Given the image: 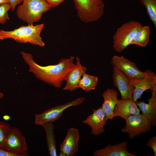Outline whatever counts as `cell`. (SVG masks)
Returning a JSON list of instances; mask_svg holds the SVG:
<instances>
[{
    "mask_svg": "<svg viewBox=\"0 0 156 156\" xmlns=\"http://www.w3.org/2000/svg\"><path fill=\"white\" fill-rule=\"evenodd\" d=\"M112 77L114 86L120 93L121 99H132L134 88L129 78L115 67H113Z\"/></svg>",
    "mask_w": 156,
    "mask_h": 156,
    "instance_id": "11",
    "label": "cell"
},
{
    "mask_svg": "<svg viewBox=\"0 0 156 156\" xmlns=\"http://www.w3.org/2000/svg\"><path fill=\"white\" fill-rule=\"evenodd\" d=\"M150 31L148 26H143L141 24L137 28L131 44L142 47L146 46L148 43Z\"/></svg>",
    "mask_w": 156,
    "mask_h": 156,
    "instance_id": "20",
    "label": "cell"
},
{
    "mask_svg": "<svg viewBox=\"0 0 156 156\" xmlns=\"http://www.w3.org/2000/svg\"><path fill=\"white\" fill-rule=\"evenodd\" d=\"M140 111L132 99H119L114 110V117L119 116L125 120L130 115L140 113Z\"/></svg>",
    "mask_w": 156,
    "mask_h": 156,
    "instance_id": "16",
    "label": "cell"
},
{
    "mask_svg": "<svg viewBox=\"0 0 156 156\" xmlns=\"http://www.w3.org/2000/svg\"><path fill=\"white\" fill-rule=\"evenodd\" d=\"M104 101L102 105L107 118L112 120L114 118L113 111L119 99L117 91L112 88H108L102 93Z\"/></svg>",
    "mask_w": 156,
    "mask_h": 156,
    "instance_id": "18",
    "label": "cell"
},
{
    "mask_svg": "<svg viewBox=\"0 0 156 156\" xmlns=\"http://www.w3.org/2000/svg\"><path fill=\"white\" fill-rule=\"evenodd\" d=\"M144 77L141 78H129L131 84L134 88L132 99L136 102L140 99L143 92L156 86V75L148 69L145 71Z\"/></svg>",
    "mask_w": 156,
    "mask_h": 156,
    "instance_id": "9",
    "label": "cell"
},
{
    "mask_svg": "<svg viewBox=\"0 0 156 156\" xmlns=\"http://www.w3.org/2000/svg\"><path fill=\"white\" fill-rule=\"evenodd\" d=\"M80 136L78 130L72 127L69 129L66 135L60 146V156H72L78 149Z\"/></svg>",
    "mask_w": 156,
    "mask_h": 156,
    "instance_id": "13",
    "label": "cell"
},
{
    "mask_svg": "<svg viewBox=\"0 0 156 156\" xmlns=\"http://www.w3.org/2000/svg\"><path fill=\"white\" fill-rule=\"evenodd\" d=\"M146 8L150 19L156 27V0H140Z\"/></svg>",
    "mask_w": 156,
    "mask_h": 156,
    "instance_id": "22",
    "label": "cell"
},
{
    "mask_svg": "<svg viewBox=\"0 0 156 156\" xmlns=\"http://www.w3.org/2000/svg\"><path fill=\"white\" fill-rule=\"evenodd\" d=\"M93 112L82 122L91 127L92 135L96 136L105 132L104 127L108 119L102 106L97 109H93Z\"/></svg>",
    "mask_w": 156,
    "mask_h": 156,
    "instance_id": "12",
    "label": "cell"
},
{
    "mask_svg": "<svg viewBox=\"0 0 156 156\" xmlns=\"http://www.w3.org/2000/svg\"><path fill=\"white\" fill-rule=\"evenodd\" d=\"M4 97L3 94L0 92V98H2Z\"/></svg>",
    "mask_w": 156,
    "mask_h": 156,
    "instance_id": "31",
    "label": "cell"
},
{
    "mask_svg": "<svg viewBox=\"0 0 156 156\" xmlns=\"http://www.w3.org/2000/svg\"><path fill=\"white\" fill-rule=\"evenodd\" d=\"M98 83V77L95 76L87 74L84 73L78 84V88H81L86 91L94 90Z\"/></svg>",
    "mask_w": 156,
    "mask_h": 156,
    "instance_id": "21",
    "label": "cell"
},
{
    "mask_svg": "<svg viewBox=\"0 0 156 156\" xmlns=\"http://www.w3.org/2000/svg\"><path fill=\"white\" fill-rule=\"evenodd\" d=\"M151 96L148 99V103L137 101L136 104L142 114L151 122L152 126L156 125V86L150 90Z\"/></svg>",
    "mask_w": 156,
    "mask_h": 156,
    "instance_id": "15",
    "label": "cell"
},
{
    "mask_svg": "<svg viewBox=\"0 0 156 156\" xmlns=\"http://www.w3.org/2000/svg\"><path fill=\"white\" fill-rule=\"evenodd\" d=\"M125 120L126 124L122 131L127 133L131 139L151 129L152 125L150 122L140 113L130 115Z\"/></svg>",
    "mask_w": 156,
    "mask_h": 156,
    "instance_id": "8",
    "label": "cell"
},
{
    "mask_svg": "<svg viewBox=\"0 0 156 156\" xmlns=\"http://www.w3.org/2000/svg\"><path fill=\"white\" fill-rule=\"evenodd\" d=\"M3 118L5 120H8L10 118V117L8 115H5L3 116Z\"/></svg>",
    "mask_w": 156,
    "mask_h": 156,
    "instance_id": "29",
    "label": "cell"
},
{
    "mask_svg": "<svg viewBox=\"0 0 156 156\" xmlns=\"http://www.w3.org/2000/svg\"><path fill=\"white\" fill-rule=\"evenodd\" d=\"M50 5L51 8H54L60 5L65 0H45Z\"/></svg>",
    "mask_w": 156,
    "mask_h": 156,
    "instance_id": "26",
    "label": "cell"
},
{
    "mask_svg": "<svg viewBox=\"0 0 156 156\" xmlns=\"http://www.w3.org/2000/svg\"><path fill=\"white\" fill-rule=\"evenodd\" d=\"M25 136L17 127H12L2 149L20 156H29Z\"/></svg>",
    "mask_w": 156,
    "mask_h": 156,
    "instance_id": "6",
    "label": "cell"
},
{
    "mask_svg": "<svg viewBox=\"0 0 156 156\" xmlns=\"http://www.w3.org/2000/svg\"><path fill=\"white\" fill-rule=\"evenodd\" d=\"M9 1L11 6L12 10L13 11L16 5L21 4L23 0H9Z\"/></svg>",
    "mask_w": 156,
    "mask_h": 156,
    "instance_id": "27",
    "label": "cell"
},
{
    "mask_svg": "<svg viewBox=\"0 0 156 156\" xmlns=\"http://www.w3.org/2000/svg\"><path fill=\"white\" fill-rule=\"evenodd\" d=\"M7 2H9V0H0V4Z\"/></svg>",
    "mask_w": 156,
    "mask_h": 156,
    "instance_id": "30",
    "label": "cell"
},
{
    "mask_svg": "<svg viewBox=\"0 0 156 156\" xmlns=\"http://www.w3.org/2000/svg\"><path fill=\"white\" fill-rule=\"evenodd\" d=\"M76 60L74 66L69 72L65 80L66 83L63 88L64 90L72 92L78 89L79 83L83 74L86 71V67L81 65L79 58L76 57Z\"/></svg>",
    "mask_w": 156,
    "mask_h": 156,
    "instance_id": "14",
    "label": "cell"
},
{
    "mask_svg": "<svg viewBox=\"0 0 156 156\" xmlns=\"http://www.w3.org/2000/svg\"><path fill=\"white\" fill-rule=\"evenodd\" d=\"M0 156H20L19 155L11 153L0 149Z\"/></svg>",
    "mask_w": 156,
    "mask_h": 156,
    "instance_id": "28",
    "label": "cell"
},
{
    "mask_svg": "<svg viewBox=\"0 0 156 156\" xmlns=\"http://www.w3.org/2000/svg\"><path fill=\"white\" fill-rule=\"evenodd\" d=\"M42 126L46 133L47 149L50 155L57 156L54 134V125L53 122H49L44 124Z\"/></svg>",
    "mask_w": 156,
    "mask_h": 156,
    "instance_id": "19",
    "label": "cell"
},
{
    "mask_svg": "<svg viewBox=\"0 0 156 156\" xmlns=\"http://www.w3.org/2000/svg\"><path fill=\"white\" fill-rule=\"evenodd\" d=\"M80 19L85 23L95 22L104 13V3L102 0H74Z\"/></svg>",
    "mask_w": 156,
    "mask_h": 156,
    "instance_id": "4",
    "label": "cell"
},
{
    "mask_svg": "<svg viewBox=\"0 0 156 156\" xmlns=\"http://www.w3.org/2000/svg\"><path fill=\"white\" fill-rule=\"evenodd\" d=\"M44 27L43 23L35 25L31 24L21 26L12 31L0 29V39L11 38L19 43L28 42L43 47L45 43L40 36V34Z\"/></svg>",
    "mask_w": 156,
    "mask_h": 156,
    "instance_id": "2",
    "label": "cell"
},
{
    "mask_svg": "<svg viewBox=\"0 0 156 156\" xmlns=\"http://www.w3.org/2000/svg\"><path fill=\"white\" fill-rule=\"evenodd\" d=\"M11 8L9 2L5 3L0 4V23L4 24L7 21L9 20L8 14L9 10Z\"/></svg>",
    "mask_w": 156,
    "mask_h": 156,
    "instance_id": "24",
    "label": "cell"
},
{
    "mask_svg": "<svg viewBox=\"0 0 156 156\" xmlns=\"http://www.w3.org/2000/svg\"><path fill=\"white\" fill-rule=\"evenodd\" d=\"M11 127V125L7 122H0V149H2Z\"/></svg>",
    "mask_w": 156,
    "mask_h": 156,
    "instance_id": "23",
    "label": "cell"
},
{
    "mask_svg": "<svg viewBox=\"0 0 156 156\" xmlns=\"http://www.w3.org/2000/svg\"><path fill=\"white\" fill-rule=\"evenodd\" d=\"M128 142L124 141L114 145H108L102 149L96 150L93 153L94 156H136L128 151Z\"/></svg>",
    "mask_w": 156,
    "mask_h": 156,
    "instance_id": "17",
    "label": "cell"
},
{
    "mask_svg": "<svg viewBox=\"0 0 156 156\" xmlns=\"http://www.w3.org/2000/svg\"><path fill=\"white\" fill-rule=\"evenodd\" d=\"M111 63L113 67L119 69L129 78H141L145 76V71H141L135 63L123 56H114L111 59Z\"/></svg>",
    "mask_w": 156,
    "mask_h": 156,
    "instance_id": "10",
    "label": "cell"
},
{
    "mask_svg": "<svg viewBox=\"0 0 156 156\" xmlns=\"http://www.w3.org/2000/svg\"><path fill=\"white\" fill-rule=\"evenodd\" d=\"M141 24L135 21H131L118 28L113 36V47L118 53L122 52L131 43L137 28Z\"/></svg>",
    "mask_w": 156,
    "mask_h": 156,
    "instance_id": "5",
    "label": "cell"
},
{
    "mask_svg": "<svg viewBox=\"0 0 156 156\" xmlns=\"http://www.w3.org/2000/svg\"><path fill=\"white\" fill-rule=\"evenodd\" d=\"M85 99L83 97H80L65 104L52 107L41 114H35L34 123L37 125H42L47 123H53L60 118L66 109L71 106L80 105Z\"/></svg>",
    "mask_w": 156,
    "mask_h": 156,
    "instance_id": "7",
    "label": "cell"
},
{
    "mask_svg": "<svg viewBox=\"0 0 156 156\" xmlns=\"http://www.w3.org/2000/svg\"><path fill=\"white\" fill-rule=\"evenodd\" d=\"M22 2L17 8L16 15L28 24L38 22L43 14L51 8L45 0H23Z\"/></svg>",
    "mask_w": 156,
    "mask_h": 156,
    "instance_id": "3",
    "label": "cell"
},
{
    "mask_svg": "<svg viewBox=\"0 0 156 156\" xmlns=\"http://www.w3.org/2000/svg\"><path fill=\"white\" fill-rule=\"evenodd\" d=\"M147 146L151 147L154 151V156H156V136L152 137L148 140Z\"/></svg>",
    "mask_w": 156,
    "mask_h": 156,
    "instance_id": "25",
    "label": "cell"
},
{
    "mask_svg": "<svg viewBox=\"0 0 156 156\" xmlns=\"http://www.w3.org/2000/svg\"><path fill=\"white\" fill-rule=\"evenodd\" d=\"M22 57L29 67V72L38 79L56 88H60L68 74L75 65V57L60 59L58 64L47 66H42L34 60L29 53L22 51Z\"/></svg>",
    "mask_w": 156,
    "mask_h": 156,
    "instance_id": "1",
    "label": "cell"
}]
</instances>
